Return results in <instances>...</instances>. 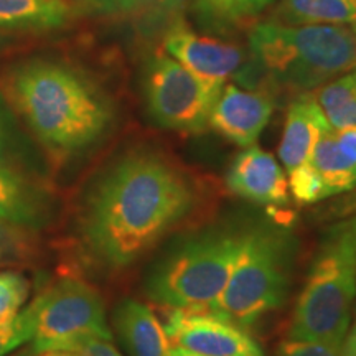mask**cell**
I'll return each instance as SVG.
<instances>
[{
  "label": "cell",
  "mask_w": 356,
  "mask_h": 356,
  "mask_svg": "<svg viewBox=\"0 0 356 356\" xmlns=\"http://www.w3.org/2000/svg\"><path fill=\"white\" fill-rule=\"evenodd\" d=\"M293 238L279 225L244 229L241 249L225 291L210 309L241 327H251L286 302Z\"/></svg>",
  "instance_id": "4"
},
{
  "label": "cell",
  "mask_w": 356,
  "mask_h": 356,
  "mask_svg": "<svg viewBox=\"0 0 356 356\" xmlns=\"http://www.w3.org/2000/svg\"><path fill=\"white\" fill-rule=\"evenodd\" d=\"M275 17L287 25L356 26V0H282Z\"/></svg>",
  "instance_id": "17"
},
{
  "label": "cell",
  "mask_w": 356,
  "mask_h": 356,
  "mask_svg": "<svg viewBox=\"0 0 356 356\" xmlns=\"http://www.w3.org/2000/svg\"><path fill=\"white\" fill-rule=\"evenodd\" d=\"M92 340L113 341L99 292L83 280L66 279L37 297L33 355L76 351Z\"/></svg>",
  "instance_id": "7"
},
{
  "label": "cell",
  "mask_w": 356,
  "mask_h": 356,
  "mask_svg": "<svg viewBox=\"0 0 356 356\" xmlns=\"http://www.w3.org/2000/svg\"><path fill=\"white\" fill-rule=\"evenodd\" d=\"M332 126L320 108L317 96L310 91L300 92L289 106L282 140L279 145V157L287 172L309 162L322 134Z\"/></svg>",
  "instance_id": "13"
},
{
  "label": "cell",
  "mask_w": 356,
  "mask_h": 356,
  "mask_svg": "<svg viewBox=\"0 0 356 356\" xmlns=\"http://www.w3.org/2000/svg\"><path fill=\"white\" fill-rule=\"evenodd\" d=\"M345 225H346V229H348L351 239H353V243H355V246H356V216L351 218L350 221H346Z\"/></svg>",
  "instance_id": "31"
},
{
  "label": "cell",
  "mask_w": 356,
  "mask_h": 356,
  "mask_svg": "<svg viewBox=\"0 0 356 356\" xmlns=\"http://www.w3.org/2000/svg\"><path fill=\"white\" fill-rule=\"evenodd\" d=\"M226 185L231 193L259 204H280L289 202V184L282 167L261 147H246L236 155L226 173Z\"/></svg>",
  "instance_id": "12"
},
{
  "label": "cell",
  "mask_w": 356,
  "mask_h": 356,
  "mask_svg": "<svg viewBox=\"0 0 356 356\" xmlns=\"http://www.w3.org/2000/svg\"><path fill=\"white\" fill-rule=\"evenodd\" d=\"M172 343L207 356H264L241 325L211 309H172L165 323Z\"/></svg>",
  "instance_id": "9"
},
{
  "label": "cell",
  "mask_w": 356,
  "mask_h": 356,
  "mask_svg": "<svg viewBox=\"0 0 356 356\" xmlns=\"http://www.w3.org/2000/svg\"><path fill=\"white\" fill-rule=\"evenodd\" d=\"M335 136L338 142H340L341 149H343L351 159L356 160V127L335 131Z\"/></svg>",
  "instance_id": "28"
},
{
  "label": "cell",
  "mask_w": 356,
  "mask_h": 356,
  "mask_svg": "<svg viewBox=\"0 0 356 356\" xmlns=\"http://www.w3.org/2000/svg\"><path fill=\"white\" fill-rule=\"evenodd\" d=\"M315 96L333 131L356 127V70L325 83Z\"/></svg>",
  "instance_id": "19"
},
{
  "label": "cell",
  "mask_w": 356,
  "mask_h": 356,
  "mask_svg": "<svg viewBox=\"0 0 356 356\" xmlns=\"http://www.w3.org/2000/svg\"><path fill=\"white\" fill-rule=\"evenodd\" d=\"M310 163L322 177L328 197L356 188V160L341 149L333 129L315 144Z\"/></svg>",
  "instance_id": "16"
},
{
  "label": "cell",
  "mask_w": 356,
  "mask_h": 356,
  "mask_svg": "<svg viewBox=\"0 0 356 356\" xmlns=\"http://www.w3.org/2000/svg\"><path fill=\"white\" fill-rule=\"evenodd\" d=\"M274 113V102L259 91L225 84L210 114L213 131L239 147L254 145Z\"/></svg>",
  "instance_id": "11"
},
{
  "label": "cell",
  "mask_w": 356,
  "mask_h": 356,
  "mask_svg": "<svg viewBox=\"0 0 356 356\" xmlns=\"http://www.w3.org/2000/svg\"><path fill=\"white\" fill-rule=\"evenodd\" d=\"M249 51L269 81L291 91H312L356 70V26L266 20L252 26Z\"/></svg>",
  "instance_id": "3"
},
{
  "label": "cell",
  "mask_w": 356,
  "mask_h": 356,
  "mask_svg": "<svg viewBox=\"0 0 356 356\" xmlns=\"http://www.w3.org/2000/svg\"><path fill=\"white\" fill-rule=\"evenodd\" d=\"M167 356H207V355L195 353V351L186 350V348H181V346H172Z\"/></svg>",
  "instance_id": "30"
},
{
  "label": "cell",
  "mask_w": 356,
  "mask_h": 356,
  "mask_svg": "<svg viewBox=\"0 0 356 356\" xmlns=\"http://www.w3.org/2000/svg\"><path fill=\"white\" fill-rule=\"evenodd\" d=\"M115 327L131 356H167L172 348L165 327L154 310L137 300H124L115 310Z\"/></svg>",
  "instance_id": "14"
},
{
  "label": "cell",
  "mask_w": 356,
  "mask_h": 356,
  "mask_svg": "<svg viewBox=\"0 0 356 356\" xmlns=\"http://www.w3.org/2000/svg\"><path fill=\"white\" fill-rule=\"evenodd\" d=\"M167 55L184 65L195 76L213 86L222 88L226 81L239 76L246 63L243 48L221 40L203 37L177 22L163 38Z\"/></svg>",
  "instance_id": "10"
},
{
  "label": "cell",
  "mask_w": 356,
  "mask_h": 356,
  "mask_svg": "<svg viewBox=\"0 0 356 356\" xmlns=\"http://www.w3.org/2000/svg\"><path fill=\"white\" fill-rule=\"evenodd\" d=\"M71 15L66 0H0V26L50 30L63 26Z\"/></svg>",
  "instance_id": "15"
},
{
  "label": "cell",
  "mask_w": 356,
  "mask_h": 356,
  "mask_svg": "<svg viewBox=\"0 0 356 356\" xmlns=\"http://www.w3.org/2000/svg\"><path fill=\"white\" fill-rule=\"evenodd\" d=\"M274 0H195L198 17L216 29L252 19Z\"/></svg>",
  "instance_id": "21"
},
{
  "label": "cell",
  "mask_w": 356,
  "mask_h": 356,
  "mask_svg": "<svg viewBox=\"0 0 356 356\" xmlns=\"http://www.w3.org/2000/svg\"><path fill=\"white\" fill-rule=\"evenodd\" d=\"M287 184L292 197L302 204L317 203L328 198L322 177H320L317 168L312 165L310 160L289 172Z\"/></svg>",
  "instance_id": "23"
},
{
  "label": "cell",
  "mask_w": 356,
  "mask_h": 356,
  "mask_svg": "<svg viewBox=\"0 0 356 356\" xmlns=\"http://www.w3.org/2000/svg\"><path fill=\"white\" fill-rule=\"evenodd\" d=\"M74 356H122L115 350V346L111 341L106 340H92L83 345L81 348L73 351Z\"/></svg>",
  "instance_id": "27"
},
{
  "label": "cell",
  "mask_w": 356,
  "mask_h": 356,
  "mask_svg": "<svg viewBox=\"0 0 356 356\" xmlns=\"http://www.w3.org/2000/svg\"><path fill=\"white\" fill-rule=\"evenodd\" d=\"M225 88V86H222ZM195 76L170 55H155L147 66L145 96L155 122L186 134L210 127V114L221 89Z\"/></svg>",
  "instance_id": "8"
},
{
  "label": "cell",
  "mask_w": 356,
  "mask_h": 356,
  "mask_svg": "<svg viewBox=\"0 0 356 356\" xmlns=\"http://www.w3.org/2000/svg\"><path fill=\"white\" fill-rule=\"evenodd\" d=\"M29 299V280L19 273H0V323L15 317Z\"/></svg>",
  "instance_id": "24"
},
{
  "label": "cell",
  "mask_w": 356,
  "mask_h": 356,
  "mask_svg": "<svg viewBox=\"0 0 356 356\" xmlns=\"http://www.w3.org/2000/svg\"><path fill=\"white\" fill-rule=\"evenodd\" d=\"M275 356H343V345L289 338L279 345Z\"/></svg>",
  "instance_id": "25"
},
{
  "label": "cell",
  "mask_w": 356,
  "mask_h": 356,
  "mask_svg": "<svg viewBox=\"0 0 356 356\" xmlns=\"http://www.w3.org/2000/svg\"><path fill=\"white\" fill-rule=\"evenodd\" d=\"M32 355H33L32 348H29V350H22V351H19V353H15V355H12V356H32Z\"/></svg>",
  "instance_id": "34"
},
{
  "label": "cell",
  "mask_w": 356,
  "mask_h": 356,
  "mask_svg": "<svg viewBox=\"0 0 356 356\" xmlns=\"http://www.w3.org/2000/svg\"><path fill=\"white\" fill-rule=\"evenodd\" d=\"M20 228L22 226L0 220V266L12 262L24 249L25 236Z\"/></svg>",
  "instance_id": "26"
},
{
  "label": "cell",
  "mask_w": 356,
  "mask_h": 356,
  "mask_svg": "<svg viewBox=\"0 0 356 356\" xmlns=\"http://www.w3.org/2000/svg\"><path fill=\"white\" fill-rule=\"evenodd\" d=\"M197 203L190 178L162 155L137 150L119 160L89 198L83 231L96 257L126 267L149 252Z\"/></svg>",
  "instance_id": "1"
},
{
  "label": "cell",
  "mask_w": 356,
  "mask_h": 356,
  "mask_svg": "<svg viewBox=\"0 0 356 356\" xmlns=\"http://www.w3.org/2000/svg\"><path fill=\"white\" fill-rule=\"evenodd\" d=\"M356 299V246L338 225L320 248L292 315L291 340L343 345Z\"/></svg>",
  "instance_id": "5"
},
{
  "label": "cell",
  "mask_w": 356,
  "mask_h": 356,
  "mask_svg": "<svg viewBox=\"0 0 356 356\" xmlns=\"http://www.w3.org/2000/svg\"><path fill=\"white\" fill-rule=\"evenodd\" d=\"M244 229L218 228L181 241L149 277V296L170 309H210L228 284Z\"/></svg>",
  "instance_id": "6"
},
{
  "label": "cell",
  "mask_w": 356,
  "mask_h": 356,
  "mask_svg": "<svg viewBox=\"0 0 356 356\" xmlns=\"http://www.w3.org/2000/svg\"><path fill=\"white\" fill-rule=\"evenodd\" d=\"M3 92L38 140L55 154L86 149L113 118L108 102L88 79L50 61L13 70L3 81Z\"/></svg>",
  "instance_id": "2"
},
{
  "label": "cell",
  "mask_w": 356,
  "mask_h": 356,
  "mask_svg": "<svg viewBox=\"0 0 356 356\" xmlns=\"http://www.w3.org/2000/svg\"><path fill=\"white\" fill-rule=\"evenodd\" d=\"M42 200L24 175L0 163V220L26 228L40 220Z\"/></svg>",
  "instance_id": "18"
},
{
  "label": "cell",
  "mask_w": 356,
  "mask_h": 356,
  "mask_svg": "<svg viewBox=\"0 0 356 356\" xmlns=\"http://www.w3.org/2000/svg\"><path fill=\"white\" fill-rule=\"evenodd\" d=\"M37 320V299L24 307L15 317L0 323V356H8L22 345L32 341Z\"/></svg>",
  "instance_id": "22"
},
{
  "label": "cell",
  "mask_w": 356,
  "mask_h": 356,
  "mask_svg": "<svg viewBox=\"0 0 356 356\" xmlns=\"http://www.w3.org/2000/svg\"><path fill=\"white\" fill-rule=\"evenodd\" d=\"M343 356H356V317L355 322L350 323L348 333L343 341Z\"/></svg>",
  "instance_id": "29"
},
{
  "label": "cell",
  "mask_w": 356,
  "mask_h": 356,
  "mask_svg": "<svg viewBox=\"0 0 356 356\" xmlns=\"http://www.w3.org/2000/svg\"><path fill=\"white\" fill-rule=\"evenodd\" d=\"M84 12L119 19H163L181 10L186 0H74Z\"/></svg>",
  "instance_id": "20"
},
{
  "label": "cell",
  "mask_w": 356,
  "mask_h": 356,
  "mask_svg": "<svg viewBox=\"0 0 356 356\" xmlns=\"http://www.w3.org/2000/svg\"><path fill=\"white\" fill-rule=\"evenodd\" d=\"M37 356H74V353H71V351H43Z\"/></svg>",
  "instance_id": "32"
},
{
  "label": "cell",
  "mask_w": 356,
  "mask_h": 356,
  "mask_svg": "<svg viewBox=\"0 0 356 356\" xmlns=\"http://www.w3.org/2000/svg\"><path fill=\"white\" fill-rule=\"evenodd\" d=\"M3 150H6V140H3L2 126H0V160H2V157H3Z\"/></svg>",
  "instance_id": "33"
}]
</instances>
